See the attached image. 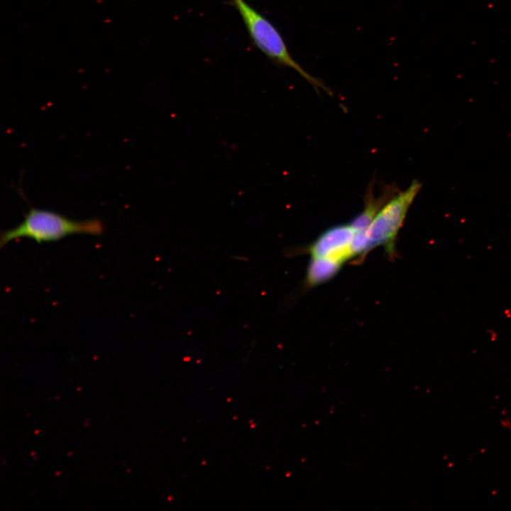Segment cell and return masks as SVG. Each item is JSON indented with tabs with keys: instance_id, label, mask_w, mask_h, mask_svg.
<instances>
[{
	"instance_id": "obj_1",
	"label": "cell",
	"mask_w": 511,
	"mask_h": 511,
	"mask_svg": "<svg viewBox=\"0 0 511 511\" xmlns=\"http://www.w3.org/2000/svg\"><path fill=\"white\" fill-rule=\"evenodd\" d=\"M105 226L98 218L75 220L48 209L31 207L23 219L13 229L1 231L0 248L21 238L38 243L59 241L72 234L101 236Z\"/></svg>"
},
{
	"instance_id": "obj_2",
	"label": "cell",
	"mask_w": 511,
	"mask_h": 511,
	"mask_svg": "<svg viewBox=\"0 0 511 511\" xmlns=\"http://www.w3.org/2000/svg\"><path fill=\"white\" fill-rule=\"evenodd\" d=\"M227 3L239 13L253 45L273 64L294 70L316 90L322 89L331 94L321 79L308 73L292 57L280 32L268 18L246 0H228Z\"/></svg>"
},
{
	"instance_id": "obj_3",
	"label": "cell",
	"mask_w": 511,
	"mask_h": 511,
	"mask_svg": "<svg viewBox=\"0 0 511 511\" xmlns=\"http://www.w3.org/2000/svg\"><path fill=\"white\" fill-rule=\"evenodd\" d=\"M421 187L419 181H412L406 189L398 192L382 207L366 231L369 251L382 246L390 258L396 256L397 234Z\"/></svg>"
},
{
	"instance_id": "obj_4",
	"label": "cell",
	"mask_w": 511,
	"mask_h": 511,
	"mask_svg": "<svg viewBox=\"0 0 511 511\" xmlns=\"http://www.w3.org/2000/svg\"><path fill=\"white\" fill-rule=\"evenodd\" d=\"M356 233L350 224L336 225L327 229L307 247L289 251L288 255L304 251L309 253L312 258L326 259L344 264L356 257Z\"/></svg>"
},
{
	"instance_id": "obj_5",
	"label": "cell",
	"mask_w": 511,
	"mask_h": 511,
	"mask_svg": "<svg viewBox=\"0 0 511 511\" xmlns=\"http://www.w3.org/2000/svg\"><path fill=\"white\" fill-rule=\"evenodd\" d=\"M373 183L368 187L364 199L363 209L356 216L350 224L358 233H366L371 222L382 209V207L399 191L390 186H386L383 189L382 193L374 195Z\"/></svg>"
},
{
	"instance_id": "obj_6",
	"label": "cell",
	"mask_w": 511,
	"mask_h": 511,
	"mask_svg": "<svg viewBox=\"0 0 511 511\" xmlns=\"http://www.w3.org/2000/svg\"><path fill=\"white\" fill-rule=\"evenodd\" d=\"M342 265L326 259L312 258L307 268L304 288H312L333 278Z\"/></svg>"
}]
</instances>
